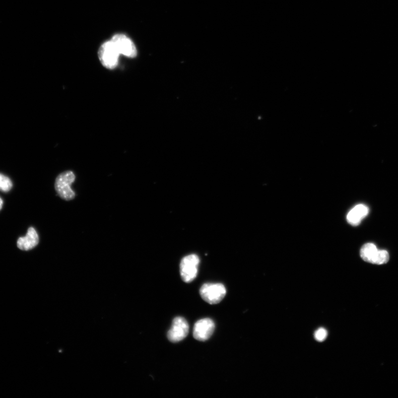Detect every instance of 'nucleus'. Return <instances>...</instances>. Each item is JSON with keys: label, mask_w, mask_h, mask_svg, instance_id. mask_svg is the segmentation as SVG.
Listing matches in <instances>:
<instances>
[{"label": "nucleus", "mask_w": 398, "mask_h": 398, "mask_svg": "<svg viewBox=\"0 0 398 398\" xmlns=\"http://www.w3.org/2000/svg\"><path fill=\"white\" fill-rule=\"evenodd\" d=\"M76 180V175L71 170H67L59 174L55 181V189L58 195L67 201L73 200L76 193L71 186Z\"/></svg>", "instance_id": "1"}, {"label": "nucleus", "mask_w": 398, "mask_h": 398, "mask_svg": "<svg viewBox=\"0 0 398 398\" xmlns=\"http://www.w3.org/2000/svg\"><path fill=\"white\" fill-rule=\"evenodd\" d=\"M361 258L374 264L382 265L388 262L389 254L385 250H379L374 244L368 243L362 246L360 251Z\"/></svg>", "instance_id": "2"}, {"label": "nucleus", "mask_w": 398, "mask_h": 398, "mask_svg": "<svg viewBox=\"0 0 398 398\" xmlns=\"http://www.w3.org/2000/svg\"><path fill=\"white\" fill-rule=\"evenodd\" d=\"M98 54L101 63L106 69L112 70L117 67L120 54L111 41L102 44Z\"/></svg>", "instance_id": "3"}, {"label": "nucleus", "mask_w": 398, "mask_h": 398, "mask_svg": "<svg viewBox=\"0 0 398 398\" xmlns=\"http://www.w3.org/2000/svg\"><path fill=\"white\" fill-rule=\"evenodd\" d=\"M203 299L210 304H217L221 302L226 294V289L223 284L207 283L200 290Z\"/></svg>", "instance_id": "4"}, {"label": "nucleus", "mask_w": 398, "mask_h": 398, "mask_svg": "<svg viewBox=\"0 0 398 398\" xmlns=\"http://www.w3.org/2000/svg\"><path fill=\"white\" fill-rule=\"evenodd\" d=\"M200 259L197 255L192 254L181 259L180 272L182 280L185 283L194 281L197 275L198 267Z\"/></svg>", "instance_id": "5"}, {"label": "nucleus", "mask_w": 398, "mask_h": 398, "mask_svg": "<svg viewBox=\"0 0 398 398\" xmlns=\"http://www.w3.org/2000/svg\"><path fill=\"white\" fill-rule=\"evenodd\" d=\"M189 331V324L185 318L182 317H175L168 333V339L172 343L179 342L186 338Z\"/></svg>", "instance_id": "6"}, {"label": "nucleus", "mask_w": 398, "mask_h": 398, "mask_svg": "<svg viewBox=\"0 0 398 398\" xmlns=\"http://www.w3.org/2000/svg\"><path fill=\"white\" fill-rule=\"evenodd\" d=\"M115 45L118 52L128 58H135L138 52L134 42L128 37L122 34H118L111 40Z\"/></svg>", "instance_id": "7"}, {"label": "nucleus", "mask_w": 398, "mask_h": 398, "mask_svg": "<svg viewBox=\"0 0 398 398\" xmlns=\"http://www.w3.org/2000/svg\"><path fill=\"white\" fill-rule=\"evenodd\" d=\"M215 328L214 321L210 318H203L197 321L193 329V337L197 341H206L212 337Z\"/></svg>", "instance_id": "8"}, {"label": "nucleus", "mask_w": 398, "mask_h": 398, "mask_svg": "<svg viewBox=\"0 0 398 398\" xmlns=\"http://www.w3.org/2000/svg\"><path fill=\"white\" fill-rule=\"evenodd\" d=\"M39 238L36 230L33 227L28 229L26 235L19 238L18 247L22 251H30L36 247L39 243Z\"/></svg>", "instance_id": "9"}, {"label": "nucleus", "mask_w": 398, "mask_h": 398, "mask_svg": "<svg viewBox=\"0 0 398 398\" xmlns=\"http://www.w3.org/2000/svg\"><path fill=\"white\" fill-rule=\"evenodd\" d=\"M368 213L369 208L365 205H357L352 208L347 215V220L350 225L357 226L360 224Z\"/></svg>", "instance_id": "10"}, {"label": "nucleus", "mask_w": 398, "mask_h": 398, "mask_svg": "<svg viewBox=\"0 0 398 398\" xmlns=\"http://www.w3.org/2000/svg\"><path fill=\"white\" fill-rule=\"evenodd\" d=\"M12 181L9 178L3 174H0V190L4 192H8L13 187Z\"/></svg>", "instance_id": "11"}, {"label": "nucleus", "mask_w": 398, "mask_h": 398, "mask_svg": "<svg viewBox=\"0 0 398 398\" xmlns=\"http://www.w3.org/2000/svg\"><path fill=\"white\" fill-rule=\"evenodd\" d=\"M327 336L326 329L324 328H320L317 329L314 334L315 339L319 342H322L325 340Z\"/></svg>", "instance_id": "12"}, {"label": "nucleus", "mask_w": 398, "mask_h": 398, "mask_svg": "<svg viewBox=\"0 0 398 398\" xmlns=\"http://www.w3.org/2000/svg\"><path fill=\"white\" fill-rule=\"evenodd\" d=\"M3 203H3V201L2 200V198L0 197V210H1L3 208Z\"/></svg>", "instance_id": "13"}]
</instances>
